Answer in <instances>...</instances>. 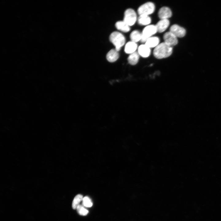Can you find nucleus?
Wrapping results in <instances>:
<instances>
[{
  "mask_svg": "<svg viewBox=\"0 0 221 221\" xmlns=\"http://www.w3.org/2000/svg\"><path fill=\"white\" fill-rule=\"evenodd\" d=\"M173 52V48L164 42L159 44L155 48L153 54L157 58L161 59L170 56Z\"/></svg>",
  "mask_w": 221,
  "mask_h": 221,
  "instance_id": "nucleus-1",
  "label": "nucleus"
},
{
  "mask_svg": "<svg viewBox=\"0 0 221 221\" xmlns=\"http://www.w3.org/2000/svg\"><path fill=\"white\" fill-rule=\"evenodd\" d=\"M109 39L115 46V49L118 52L124 45L126 41L124 35L121 33L117 31L113 32L110 34Z\"/></svg>",
  "mask_w": 221,
  "mask_h": 221,
  "instance_id": "nucleus-2",
  "label": "nucleus"
},
{
  "mask_svg": "<svg viewBox=\"0 0 221 221\" xmlns=\"http://www.w3.org/2000/svg\"><path fill=\"white\" fill-rule=\"evenodd\" d=\"M157 32L155 25H149L143 29L142 33V37L140 41L145 43L147 39L155 34Z\"/></svg>",
  "mask_w": 221,
  "mask_h": 221,
  "instance_id": "nucleus-3",
  "label": "nucleus"
},
{
  "mask_svg": "<svg viewBox=\"0 0 221 221\" xmlns=\"http://www.w3.org/2000/svg\"><path fill=\"white\" fill-rule=\"evenodd\" d=\"M155 10V6L152 2H146L141 6L138 9V12L139 15H148L152 14Z\"/></svg>",
  "mask_w": 221,
  "mask_h": 221,
  "instance_id": "nucleus-4",
  "label": "nucleus"
},
{
  "mask_svg": "<svg viewBox=\"0 0 221 221\" xmlns=\"http://www.w3.org/2000/svg\"><path fill=\"white\" fill-rule=\"evenodd\" d=\"M137 19V14L134 10L129 8L125 12L123 21L130 26L133 25Z\"/></svg>",
  "mask_w": 221,
  "mask_h": 221,
  "instance_id": "nucleus-5",
  "label": "nucleus"
},
{
  "mask_svg": "<svg viewBox=\"0 0 221 221\" xmlns=\"http://www.w3.org/2000/svg\"><path fill=\"white\" fill-rule=\"evenodd\" d=\"M163 39L165 43L171 47L177 45L178 42L177 37L170 31L164 34Z\"/></svg>",
  "mask_w": 221,
  "mask_h": 221,
  "instance_id": "nucleus-6",
  "label": "nucleus"
},
{
  "mask_svg": "<svg viewBox=\"0 0 221 221\" xmlns=\"http://www.w3.org/2000/svg\"><path fill=\"white\" fill-rule=\"evenodd\" d=\"M169 31L177 37H183L185 35L186 33L184 28L176 24L172 25L170 28Z\"/></svg>",
  "mask_w": 221,
  "mask_h": 221,
  "instance_id": "nucleus-7",
  "label": "nucleus"
},
{
  "mask_svg": "<svg viewBox=\"0 0 221 221\" xmlns=\"http://www.w3.org/2000/svg\"><path fill=\"white\" fill-rule=\"evenodd\" d=\"M172 15L171 10L168 7L164 6L161 8L158 12V16L161 19H168Z\"/></svg>",
  "mask_w": 221,
  "mask_h": 221,
  "instance_id": "nucleus-8",
  "label": "nucleus"
},
{
  "mask_svg": "<svg viewBox=\"0 0 221 221\" xmlns=\"http://www.w3.org/2000/svg\"><path fill=\"white\" fill-rule=\"evenodd\" d=\"M170 24L168 19H161L156 24L157 32L162 33L165 31L169 27Z\"/></svg>",
  "mask_w": 221,
  "mask_h": 221,
  "instance_id": "nucleus-9",
  "label": "nucleus"
},
{
  "mask_svg": "<svg viewBox=\"0 0 221 221\" xmlns=\"http://www.w3.org/2000/svg\"><path fill=\"white\" fill-rule=\"evenodd\" d=\"M138 53L141 56L146 58L148 57L151 53L150 48L145 44L140 45L138 48Z\"/></svg>",
  "mask_w": 221,
  "mask_h": 221,
  "instance_id": "nucleus-10",
  "label": "nucleus"
},
{
  "mask_svg": "<svg viewBox=\"0 0 221 221\" xmlns=\"http://www.w3.org/2000/svg\"><path fill=\"white\" fill-rule=\"evenodd\" d=\"M138 48L137 43L132 41H129L125 45V52L127 54H131L136 52Z\"/></svg>",
  "mask_w": 221,
  "mask_h": 221,
  "instance_id": "nucleus-11",
  "label": "nucleus"
},
{
  "mask_svg": "<svg viewBox=\"0 0 221 221\" xmlns=\"http://www.w3.org/2000/svg\"><path fill=\"white\" fill-rule=\"evenodd\" d=\"M119 56L118 52L115 49H112L107 53L106 58L109 62H113L117 60Z\"/></svg>",
  "mask_w": 221,
  "mask_h": 221,
  "instance_id": "nucleus-12",
  "label": "nucleus"
},
{
  "mask_svg": "<svg viewBox=\"0 0 221 221\" xmlns=\"http://www.w3.org/2000/svg\"><path fill=\"white\" fill-rule=\"evenodd\" d=\"M160 40L157 37H152L148 38L145 44L150 48H155L159 44Z\"/></svg>",
  "mask_w": 221,
  "mask_h": 221,
  "instance_id": "nucleus-13",
  "label": "nucleus"
},
{
  "mask_svg": "<svg viewBox=\"0 0 221 221\" xmlns=\"http://www.w3.org/2000/svg\"><path fill=\"white\" fill-rule=\"evenodd\" d=\"M115 25L118 29L123 32H127L130 30V26L123 21L117 22Z\"/></svg>",
  "mask_w": 221,
  "mask_h": 221,
  "instance_id": "nucleus-14",
  "label": "nucleus"
},
{
  "mask_svg": "<svg viewBox=\"0 0 221 221\" xmlns=\"http://www.w3.org/2000/svg\"><path fill=\"white\" fill-rule=\"evenodd\" d=\"M151 18L148 15H139L138 18V23L141 25H149L151 23Z\"/></svg>",
  "mask_w": 221,
  "mask_h": 221,
  "instance_id": "nucleus-15",
  "label": "nucleus"
},
{
  "mask_svg": "<svg viewBox=\"0 0 221 221\" xmlns=\"http://www.w3.org/2000/svg\"><path fill=\"white\" fill-rule=\"evenodd\" d=\"M139 55L138 52H136L130 54L128 58L129 63L132 65L137 64L138 61Z\"/></svg>",
  "mask_w": 221,
  "mask_h": 221,
  "instance_id": "nucleus-16",
  "label": "nucleus"
},
{
  "mask_svg": "<svg viewBox=\"0 0 221 221\" xmlns=\"http://www.w3.org/2000/svg\"><path fill=\"white\" fill-rule=\"evenodd\" d=\"M142 33L137 30H135L132 31L130 35L131 41L135 43L140 41Z\"/></svg>",
  "mask_w": 221,
  "mask_h": 221,
  "instance_id": "nucleus-17",
  "label": "nucleus"
},
{
  "mask_svg": "<svg viewBox=\"0 0 221 221\" xmlns=\"http://www.w3.org/2000/svg\"><path fill=\"white\" fill-rule=\"evenodd\" d=\"M83 198V196L80 194H78L75 196L72 203V206L73 209H76L80 202L82 201Z\"/></svg>",
  "mask_w": 221,
  "mask_h": 221,
  "instance_id": "nucleus-18",
  "label": "nucleus"
},
{
  "mask_svg": "<svg viewBox=\"0 0 221 221\" xmlns=\"http://www.w3.org/2000/svg\"><path fill=\"white\" fill-rule=\"evenodd\" d=\"M76 209L78 214L81 215H86L88 213V210L85 208L83 206L80 204L77 207Z\"/></svg>",
  "mask_w": 221,
  "mask_h": 221,
  "instance_id": "nucleus-19",
  "label": "nucleus"
},
{
  "mask_svg": "<svg viewBox=\"0 0 221 221\" xmlns=\"http://www.w3.org/2000/svg\"><path fill=\"white\" fill-rule=\"evenodd\" d=\"M83 206L87 207H91L93 205L91 199L87 196H85L83 198L82 200Z\"/></svg>",
  "mask_w": 221,
  "mask_h": 221,
  "instance_id": "nucleus-20",
  "label": "nucleus"
}]
</instances>
